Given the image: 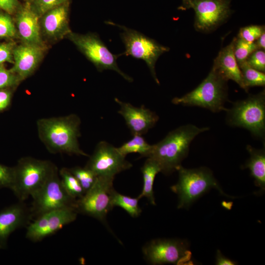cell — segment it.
Segmentation results:
<instances>
[{
	"instance_id": "1",
	"label": "cell",
	"mask_w": 265,
	"mask_h": 265,
	"mask_svg": "<svg viewBox=\"0 0 265 265\" xmlns=\"http://www.w3.org/2000/svg\"><path fill=\"white\" fill-rule=\"evenodd\" d=\"M80 119L75 114L42 118L37 122L41 141L52 153L89 156L80 147Z\"/></svg>"
},
{
	"instance_id": "2",
	"label": "cell",
	"mask_w": 265,
	"mask_h": 265,
	"mask_svg": "<svg viewBox=\"0 0 265 265\" xmlns=\"http://www.w3.org/2000/svg\"><path fill=\"white\" fill-rule=\"evenodd\" d=\"M209 130L208 127L199 128L192 124L180 126L154 144L148 158L158 163L161 172L170 174L182 166V162L187 157L189 146L194 138Z\"/></svg>"
},
{
	"instance_id": "3",
	"label": "cell",
	"mask_w": 265,
	"mask_h": 265,
	"mask_svg": "<svg viewBox=\"0 0 265 265\" xmlns=\"http://www.w3.org/2000/svg\"><path fill=\"white\" fill-rule=\"evenodd\" d=\"M228 80L212 68L207 77L191 91L172 100L175 105L201 107L213 112L226 111Z\"/></svg>"
},
{
	"instance_id": "4",
	"label": "cell",
	"mask_w": 265,
	"mask_h": 265,
	"mask_svg": "<svg viewBox=\"0 0 265 265\" xmlns=\"http://www.w3.org/2000/svg\"><path fill=\"white\" fill-rule=\"evenodd\" d=\"M179 180L171 187L178 196V208H188L197 198L211 188L217 189L225 195L212 172L206 167L187 169L180 166L177 170Z\"/></svg>"
},
{
	"instance_id": "5",
	"label": "cell",
	"mask_w": 265,
	"mask_h": 265,
	"mask_svg": "<svg viewBox=\"0 0 265 265\" xmlns=\"http://www.w3.org/2000/svg\"><path fill=\"white\" fill-rule=\"evenodd\" d=\"M227 112L229 125L248 130L253 135L263 138L265 133V91L250 95L234 103Z\"/></svg>"
},
{
	"instance_id": "6",
	"label": "cell",
	"mask_w": 265,
	"mask_h": 265,
	"mask_svg": "<svg viewBox=\"0 0 265 265\" xmlns=\"http://www.w3.org/2000/svg\"><path fill=\"white\" fill-rule=\"evenodd\" d=\"M51 161L31 157L20 159L14 166L11 190L19 201L32 197L43 186L53 165Z\"/></svg>"
},
{
	"instance_id": "7",
	"label": "cell",
	"mask_w": 265,
	"mask_h": 265,
	"mask_svg": "<svg viewBox=\"0 0 265 265\" xmlns=\"http://www.w3.org/2000/svg\"><path fill=\"white\" fill-rule=\"evenodd\" d=\"M31 198L32 201L29 208L33 220L52 210L68 207L75 208L77 201L63 186L59 170L54 164L44 184Z\"/></svg>"
},
{
	"instance_id": "8",
	"label": "cell",
	"mask_w": 265,
	"mask_h": 265,
	"mask_svg": "<svg viewBox=\"0 0 265 265\" xmlns=\"http://www.w3.org/2000/svg\"><path fill=\"white\" fill-rule=\"evenodd\" d=\"M106 23L122 29L120 37L124 44L125 51L120 55H130L144 60L154 80L158 84H159L155 70L156 63L159 57L164 53L168 52L169 48L138 31L113 22Z\"/></svg>"
},
{
	"instance_id": "9",
	"label": "cell",
	"mask_w": 265,
	"mask_h": 265,
	"mask_svg": "<svg viewBox=\"0 0 265 265\" xmlns=\"http://www.w3.org/2000/svg\"><path fill=\"white\" fill-rule=\"evenodd\" d=\"M68 37L99 72L113 70L128 81H133V79L122 71L118 66L117 59L120 55L110 52L97 34H80L71 32Z\"/></svg>"
},
{
	"instance_id": "10",
	"label": "cell",
	"mask_w": 265,
	"mask_h": 265,
	"mask_svg": "<svg viewBox=\"0 0 265 265\" xmlns=\"http://www.w3.org/2000/svg\"><path fill=\"white\" fill-rule=\"evenodd\" d=\"M231 0H186L179 9L192 8L195 12L194 26L199 32L208 33L216 29L232 14Z\"/></svg>"
},
{
	"instance_id": "11",
	"label": "cell",
	"mask_w": 265,
	"mask_h": 265,
	"mask_svg": "<svg viewBox=\"0 0 265 265\" xmlns=\"http://www.w3.org/2000/svg\"><path fill=\"white\" fill-rule=\"evenodd\" d=\"M114 178L97 176L92 187L77 200L75 209L78 213L104 222L112 209L110 201Z\"/></svg>"
},
{
	"instance_id": "12",
	"label": "cell",
	"mask_w": 265,
	"mask_h": 265,
	"mask_svg": "<svg viewBox=\"0 0 265 265\" xmlns=\"http://www.w3.org/2000/svg\"><path fill=\"white\" fill-rule=\"evenodd\" d=\"M117 148L105 141L99 142L85 167L97 176L114 178L116 175L130 169L132 164L127 160Z\"/></svg>"
},
{
	"instance_id": "13",
	"label": "cell",
	"mask_w": 265,
	"mask_h": 265,
	"mask_svg": "<svg viewBox=\"0 0 265 265\" xmlns=\"http://www.w3.org/2000/svg\"><path fill=\"white\" fill-rule=\"evenodd\" d=\"M78 214L74 207L43 213L35 218L26 227V238L32 242L41 241L74 221Z\"/></svg>"
},
{
	"instance_id": "14",
	"label": "cell",
	"mask_w": 265,
	"mask_h": 265,
	"mask_svg": "<svg viewBox=\"0 0 265 265\" xmlns=\"http://www.w3.org/2000/svg\"><path fill=\"white\" fill-rule=\"evenodd\" d=\"M145 259L152 265L180 264L190 258L188 244L185 240L176 239H156L142 248Z\"/></svg>"
},
{
	"instance_id": "15",
	"label": "cell",
	"mask_w": 265,
	"mask_h": 265,
	"mask_svg": "<svg viewBox=\"0 0 265 265\" xmlns=\"http://www.w3.org/2000/svg\"><path fill=\"white\" fill-rule=\"evenodd\" d=\"M33 220L30 208L19 201L0 210V249L7 247L8 238L16 230L26 227Z\"/></svg>"
},
{
	"instance_id": "16",
	"label": "cell",
	"mask_w": 265,
	"mask_h": 265,
	"mask_svg": "<svg viewBox=\"0 0 265 265\" xmlns=\"http://www.w3.org/2000/svg\"><path fill=\"white\" fill-rule=\"evenodd\" d=\"M114 100L120 107L118 113L125 119L132 135H142L146 133L159 120L158 115L144 105L138 107L117 98Z\"/></svg>"
},
{
	"instance_id": "17",
	"label": "cell",
	"mask_w": 265,
	"mask_h": 265,
	"mask_svg": "<svg viewBox=\"0 0 265 265\" xmlns=\"http://www.w3.org/2000/svg\"><path fill=\"white\" fill-rule=\"evenodd\" d=\"M44 46L24 43L15 47L13 52L14 66L11 71L22 80L31 74L43 56Z\"/></svg>"
},
{
	"instance_id": "18",
	"label": "cell",
	"mask_w": 265,
	"mask_h": 265,
	"mask_svg": "<svg viewBox=\"0 0 265 265\" xmlns=\"http://www.w3.org/2000/svg\"><path fill=\"white\" fill-rule=\"evenodd\" d=\"M39 17L30 3L19 8L16 23L24 43L44 46L41 36Z\"/></svg>"
},
{
	"instance_id": "19",
	"label": "cell",
	"mask_w": 265,
	"mask_h": 265,
	"mask_svg": "<svg viewBox=\"0 0 265 265\" xmlns=\"http://www.w3.org/2000/svg\"><path fill=\"white\" fill-rule=\"evenodd\" d=\"M69 2L62 4L42 16V27L47 36L57 39L71 32L69 26Z\"/></svg>"
},
{
	"instance_id": "20",
	"label": "cell",
	"mask_w": 265,
	"mask_h": 265,
	"mask_svg": "<svg viewBox=\"0 0 265 265\" xmlns=\"http://www.w3.org/2000/svg\"><path fill=\"white\" fill-rule=\"evenodd\" d=\"M235 38L231 42L219 51L215 58L212 68L228 81L231 80L247 92L241 71L234 55Z\"/></svg>"
},
{
	"instance_id": "21",
	"label": "cell",
	"mask_w": 265,
	"mask_h": 265,
	"mask_svg": "<svg viewBox=\"0 0 265 265\" xmlns=\"http://www.w3.org/2000/svg\"><path fill=\"white\" fill-rule=\"evenodd\" d=\"M246 149L250 158L245 164V168L249 169L255 186L260 188L259 193H263L265 189V149H258L249 145H247Z\"/></svg>"
},
{
	"instance_id": "22",
	"label": "cell",
	"mask_w": 265,
	"mask_h": 265,
	"mask_svg": "<svg viewBox=\"0 0 265 265\" xmlns=\"http://www.w3.org/2000/svg\"><path fill=\"white\" fill-rule=\"evenodd\" d=\"M141 171L143 177V187L141 193L137 197L139 199L146 197L152 205H155L153 185L156 175L161 172L160 168L155 160L147 158L141 168Z\"/></svg>"
},
{
	"instance_id": "23",
	"label": "cell",
	"mask_w": 265,
	"mask_h": 265,
	"mask_svg": "<svg viewBox=\"0 0 265 265\" xmlns=\"http://www.w3.org/2000/svg\"><path fill=\"white\" fill-rule=\"evenodd\" d=\"M153 146V145L149 144L141 135H133L132 138L117 149L125 157L131 153H138L141 157L148 158Z\"/></svg>"
},
{
	"instance_id": "24",
	"label": "cell",
	"mask_w": 265,
	"mask_h": 265,
	"mask_svg": "<svg viewBox=\"0 0 265 265\" xmlns=\"http://www.w3.org/2000/svg\"><path fill=\"white\" fill-rule=\"evenodd\" d=\"M139 200L138 197L132 198L120 194L114 189L111 194L110 202L112 208L115 206L120 207L132 217L139 216L142 212L138 205Z\"/></svg>"
},
{
	"instance_id": "25",
	"label": "cell",
	"mask_w": 265,
	"mask_h": 265,
	"mask_svg": "<svg viewBox=\"0 0 265 265\" xmlns=\"http://www.w3.org/2000/svg\"><path fill=\"white\" fill-rule=\"evenodd\" d=\"M59 175L63 186L71 197L77 200L84 194L81 185L69 168H61L59 170Z\"/></svg>"
},
{
	"instance_id": "26",
	"label": "cell",
	"mask_w": 265,
	"mask_h": 265,
	"mask_svg": "<svg viewBox=\"0 0 265 265\" xmlns=\"http://www.w3.org/2000/svg\"><path fill=\"white\" fill-rule=\"evenodd\" d=\"M239 67L247 92L250 87L265 86V73L249 67L245 62L240 65Z\"/></svg>"
},
{
	"instance_id": "27",
	"label": "cell",
	"mask_w": 265,
	"mask_h": 265,
	"mask_svg": "<svg viewBox=\"0 0 265 265\" xmlns=\"http://www.w3.org/2000/svg\"><path fill=\"white\" fill-rule=\"evenodd\" d=\"M258 49L255 42H249L238 37H235L234 52L238 66L244 63Z\"/></svg>"
},
{
	"instance_id": "28",
	"label": "cell",
	"mask_w": 265,
	"mask_h": 265,
	"mask_svg": "<svg viewBox=\"0 0 265 265\" xmlns=\"http://www.w3.org/2000/svg\"><path fill=\"white\" fill-rule=\"evenodd\" d=\"M69 170L79 181L85 193L92 187L97 177L93 172L85 167L76 166Z\"/></svg>"
},
{
	"instance_id": "29",
	"label": "cell",
	"mask_w": 265,
	"mask_h": 265,
	"mask_svg": "<svg viewBox=\"0 0 265 265\" xmlns=\"http://www.w3.org/2000/svg\"><path fill=\"white\" fill-rule=\"evenodd\" d=\"M265 32L264 26L250 25L241 27L238 37L249 42H254Z\"/></svg>"
},
{
	"instance_id": "30",
	"label": "cell",
	"mask_w": 265,
	"mask_h": 265,
	"mask_svg": "<svg viewBox=\"0 0 265 265\" xmlns=\"http://www.w3.org/2000/svg\"><path fill=\"white\" fill-rule=\"evenodd\" d=\"M68 2L69 0H32L31 5L39 17H41L49 10Z\"/></svg>"
},
{
	"instance_id": "31",
	"label": "cell",
	"mask_w": 265,
	"mask_h": 265,
	"mask_svg": "<svg viewBox=\"0 0 265 265\" xmlns=\"http://www.w3.org/2000/svg\"><path fill=\"white\" fill-rule=\"evenodd\" d=\"M17 34L15 25L9 15L0 13V37L12 38Z\"/></svg>"
},
{
	"instance_id": "32",
	"label": "cell",
	"mask_w": 265,
	"mask_h": 265,
	"mask_svg": "<svg viewBox=\"0 0 265 265\" xmlns=\"http://www.w3.org/2000/svg\"><path fill=\"white\" fill-rule=\"evenodd\" d=\"M249 67L265 73V50H257L252 53L244 62Z\"/></svg>"
},
{
	"instance_id": "33",
	"label": "cell",
	"mask_w": 265,
	"mask_h": 265,
	"mask_svg": "<svg viewBox=\"0 0 265 265\" xmlns=\"http://www.w3.org/2000/svg\"><path fill=\"white\" fill-rule=\"evenodd\" d=\"M21 80L10 70L0 65V89L17 85Z\"/></svg>"
},
{
	"instance_id": "34",
	"label": "cell",
	"mask_w": 265,
	"mask_h": 265,
	"mask_svg": "<svg viewBox=\"0 0 265 265\" xmlns=\"http://www.w3.org/2000/svg\"><path fill=\"white\" fill-rule=\"evenodd\" d=\"M14 181V167H9L0 163V188L11 190Z\"/></svg>"
},
{
	"instance_id": "35",
	"label": "cell",
	"mask_w": 265,
	"mask_h": 265,
	"mask_svg": "<svg viewBox=\"0 0 265 265\" xmlns=\"http://www.w3.org/2000/svg\"><path fill=\"white\" fill-rule=\"evenodd\" d=\"M15 47L12 42L0 44V64L5 62L13 63V52Z\"/></svg>"
},
{
	"instance_id": "36",
	"label": "cell",
	"mask_w": 265,
	"mask_h": 265,
	"mask_svg": "<svg viewBox=\"0 0 265 265\" xmlns=\"http://www.w3.org/2000/svg\"><path fill=\"white\" fill-rule=\"evenodd\" d=\"M18 0H0V9L8 14H13L19 9Z\"/></svg>"
},
{
	"instance_id": "37",
	"label": "cell",
	"mask_w": 265,
	"mask_h": 265,
	"mask_svg": "<svg viewBox=\"0 0 265 265\" xmlns=\"http://www.w3.org/2000/svg\"><path fill=\"white\" fill-rule=\"evenodd\" d=\"M11 97V92L6 90H0V111L6 108L9 105Z\"/></svg>"
},
{
	"instance_id": "38",
	"label": "cell",
	"mask_w": 265,
	"mask_h": 265,
	"mask_svg": "<svg viewBox=\"0 0 265 265\" xmlns=\"http://www.w3.org/2000/svg\"><path fill=\"white\" fill-rule=\"evenodd\" d=\"M216 264L217 265H235L236 263L225 257L220 251L217 250L216 256Z\"/></svg>"
},
{
	"instance_id": "39",
	"label": "cell",
	"mask_w": 265,
	"mask_h": 265,
	"mask_svg": "<svg viewBox=\"0 0 265 265\" xmlns=\"http://www.w3.org/2000/svg\"><path fill=\"white\" fill-rule=\"evenodd\" d=\"M258 50L265 49V32H264L255 42Z\"/></svg>"
},
{
	"instance_id": "40",
	"label": "cell",
	"mask_w": 265,
	"mask_h": 265,
	"mask_svg": "<svg viewBox=\"0 0 265 265\" xmlns=\"http://www.w3.org/2000/svg\"><path fill=\"white\" fill-rule=\"evenodd\" d=\"M183 0V4H184L185 3L186 0Z\"/></svg>"
}]
</instances>
